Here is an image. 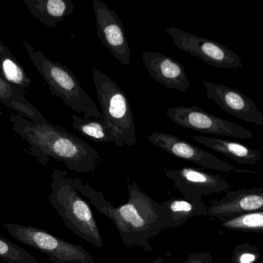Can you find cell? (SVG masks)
Wrapping results in <instances>:
<instances>
[{"mask_svg":"<svg viewBox=\"0 0 263 263\" xmlns=\"http://www.w3.org/2000/svg\"><path fill=\"white\" fill-rule=\"evenodd\" d=\"M191 138L196 142L230 158L239 164L255 165L262 158L260 152L240 142L202 136H191Z\"/></svg>","mask_w":263,"mask_h":263,"instance_id":"cell-16","label":"cell"},{"mask_svg":"<svg viewBox=\"0 0 263 263\" xmlns=\"http://www.w3.org/2000/svg\"><path fill=\"white\" fill-rule=\"evenodd\" d=\"M165 213L167 229L178 228L190 218L204 216L207 205L202 200L187 198H171L162 202Z\"/></svg>","mask_w":263,"mask_h":263,"instance_id":"cell-17","label":"cell"},{"mask_svg":"<svg viewBox=\"0 0 263 263\" xmlns=\"http://www.w3.org/2000/svg\"><path fill=\"white\" fill-rule=\"evenodd\" d=\"M75 130L95 142H114L117 140L103 119L81 118L76 114L71 116Z\"/></svg>","mask_w":263,"mask_h":263,"instance_id":"cell-20","label":"cell"},{"mask_svg":"<svg viewBox=\"0 0 263 263\" xmlns=\"http://www.w3.org/2000/svg\"><path fill=\"white\" fill-rule=\"evenodd\" d=\"M19 242L44 253L54 263H95L94 258L82 247L54 236L31 226L8 223L3 225Z\"/></svg>","mask_w":263,"mask_h":263,"instance_id":"cell-6","label":"cell"},{"mask_svg":"<svg viewBox=\"0 0 263 263\" xmlns=\"http://www.w3.org/2000/svg\"><path fill=\"white\" fill-rule=\"evenodd\" d=\"M0 75H1V70H0Z\"/></svg>","mask_w":263,"mask_h":263,"instance_id":"cell-26","label":"cell"},{"mask_svg":"<svg viewBox=\"0 0 263 263\" xmlns=\"http://www.w3.org/2000/svg\"><path fill=\"white\" fill-rule=\"evenodd\" d=\"M12 129L28 143L26 151L40 163L51 159L78 173L94 171L100 162L98 150L62 126L48 121H33L18 114L9 117Z\"/></svg>","mask_w":263,"mask_h":263,"instance_id":"cell-2","label":"cell"},{"mask_svg":"<svg viewBox=\"0 0 263 263\" xmlns=\"http://www.w3.org/2000/svg\"><path fill=\"white\" fill-rule=\"evenodd\" d=\"M214 258L209 252L193 253L182 263H213Z\"/></svg>","mask_w":263,"mask_h":263,"instance_id":"cell-24","label":"cell"},{"mask_svg":"<svg viewBox=\"0 0 263 263\" xmlns=\"http://www.w3.org/2000/svg\"><path fill=\"white\" fill-rule=\"evenodd\" d=\"M26 90L6 81L0 75V101L9 109L33 121H47L44 116L26 98Z\"/></svg>","mask_w":263,"mask_h":263,"instance_id":"cell-18","label":"cell"},{"mask_svg":"<svg viewBox=\"0 0 263 263\" xmlns=\"http://www.w3.org/2000/svg\"><path fill=\"white\" fill-rule=\"evenodd\" d=\"M97 35L103 46L124 66L131 63V52L125 26L115 11L100 0L93 1Z\"/></svg>","mask_w":263,"mask_h":263,"instance_id":"cell-11","label":"cell"},{"mask_svg":"<svg viewBox=\"0 0 263 263\" xmlns=\"http://www.w3.org/2000/svg\"><path fill=\"white\" fill-rule=\"evenodd\" d=\"M142 60L151 78L168 89L186 92L191 89L185 66L160 52H142Z\"/></svg>","mask_w":263,"mask_h":263,"instance_id":"cell-14","label":"cell"},{"mask_svg":"<svg viewBox=\"0 0 263 263\" xmlns=\"http://www.w3.org/2000/svg\"><path fill=\"white\" fill-rule=\"evenodd\" d=\"M0 70L1 76L11 84L25 89L30 86L31 80L9 48L0 40Z\"/></svg>","mask_w":263,"mask_h":263,"instance_id":"cell-19","label":"cell"},{"mask_svg":"<svg viewBox=\"0 0 263 263\" xmlns=\"http://www.w3.org/2000/svg\"><path fill=\"white\" fill-rule=\"evenodd\" d=\"M202 83L208 98L213 100L221 109L239 120L263 126L262 112L251 99L239 89L205 80Z\"/></svg>","mask_w":263,"mask_h":263,"instance_id":"cell-12","label":"cell"},{"mask_svg":"<svg viewBox=\"0 0 263 263\" xmlns=\"http://www.w3.org/2000/svg\"><path fill=\"white\" fill-rule=\"evenodd\" d=\"M22 43L52 96L60 99L77 114H83L85 119H103L95 102L85 92L71 69L49 60L27 41L22 40Z\"/></svg>","mask_w":263,"mask_h":263,"instance_id":"cell-4","label":"cell"},{"mask_svg":"<svg viewBox=\"0 0 263 263\" xmlns=\"http://www.w3.org/2000/svg\"><path fill=\"white\" fill-rule=\"evenodd\" d=\"M260 257L259 249L250 244L237 246L232 256L233 263H255Z\"/></svg>","mask_w":263,"mask_h":263,"instance_id":"cell-23","label":"cell"},{"mask_svg":"<svg viewBox=\"0 0 263 263\" xmlns=\"http://www.w3.org/2000/svg\"><path fill=\"white\" fill-rule=\"evenodd\" d=\"M31 15L42 24L55 29L74 10L71 0H23Z\"/></svg>","mask_w":263,"mask_h":263,"instance_id":"cell-15","label":"cell"},{"mask_svg":"<svg viewBox=\"0 0 263 263\" xmlns=\"http://www.w3.org/2000/svg\"><path fill=\"white\" fill-rule=\"evenodd\" d=\"M0 259L8 263H40L24 249L1 236Z\"/></svg>","mask_w":263,"mask_h":263,"instance_id":"cell-22","label":"cell"},{"mask_svg":"<svg viewBox=\"0 0 263 263\" xmlns=\"http://www.w3.org/2000/svg\"><path fill=\"white\" fill-rule=\"evenodd\" d=\"M221 221L222 227L227 230L248 233L263 232V211L250 212Z\"/></svg>","mask_w":263,"mask_h":263,"instance_id":"cell-21","label":"cell"},{"mask_svg":"<svg viewBox=\"0 0 263 263\" xmlns=\"http://www.w3.org/2000/svg\"><path fill=\"white\" fill-rule=\"evenodd\" d=\"M48 200L74 235L97 248L103 247L91 207L76 190L74 178L65 170L56 168L52 172Z\"/></svg>","mask_w":263,"mask_h":263,"instance_id":"cell-3","label":"cell"},{"mask_svg":"<svg viewBox=\"0 0 263 263\" xmlns=\"http://www.w3.org/2000/svg\"><path fill=\"white\" fill-rule=\"evenodd\" d=\"M92 78L101 107L103 120L116 138V145L137 143L134 112L123 89L109 77L92 68Z\"/></svg>","mask_w":263,"mask_h":263,"instance_id":"cell-5","label":"cell"},{"mask_svg":"<svg viewBox=\"0 0 263 263\" xmlns=\"http://www.w3.org/2000/svg\"><path fill=\"white\" fill-rule=\"evenodd\" d=\"M263 189L253 187L226 191L225 197L207 206L204 216L223 219L255 211H263Z\"/></svg>","mask_w":263,"mask_h":263,"instance_id":"cell-13","label":"cell"},{"mask_svg":"<svg viewBox=\"0 0 263 263\" xmlns=\"http://www.w3.org/2000/svg\"><path fill=\"white\" fill-rule=\"evenodd\" d=\"M165 31L179 49L198 57L208 66L221 69H236L242 66L237 54L218 42L193 35L179 28H165Z\"/></svg>","mask_w":263,"mask_h":263,"instance_id":"cell-7","label":"cell"},{"mask_svg":"<svg viewBox=\"0 0 263 263\" xmlns=\"http://www.w3.org/2000/svg\"><path fill=\"white\" fill-rule=\"evenodd\" d=\"M146 138L147 140L152 145L159 147L171 156L198 164L204 168L224 173H257L250 170H238L234 165L196 146L195 144L170 133L154 132Z\"/></svg>","mask_w":263,"mask_h":263,"instance_id":"cell-9","label":"cell"},{"mask_svg":"<svg viewBox=\"0 0 263 263\" xmlns=\"http://www.w3.org/2000/svg\"><path fill=\"white\" fill-rule=\"evenodd\" d=\"M259 263H263V262H259Z\"/></svg>","mask_w":263,"mask_h":263,"instance_id":"cell-27","label":"cell"},{"mask_svg":"<svg viewBox=\"0 0 263 263\" xmlns=\"http://www.w3.org/2000/svg\"><path fill=\"white\" fill-rule=\"evenodd\" d=\"M148 263H165V260L162 256H159V257L156 258L154 260L151 261V262Z\"/></svg>","mask_w":263,"mask_h":263,"instance_id":"cell-25","label":"cell"},{"mask_svg":"<svg viewBox=\"0 0 263 263\" xmlns=\"http://www.w3.org/2000/svg\"><path fill=\"white\" fill-rule=\"evenodd\" d=\"M164 173L174 182L183 197L202 200L203 196H212L231 188L230 182L220 175L213 174L203 170L183 166L179 170L165 168Z\"/></svg>","mask_w":263,"mask_h":263,"instance_id":"cell-10","label":"cell"},{"mask_svg":"<svg viewBox=\"0 0 263 263\" xmlns=\"http://www.w3.org/2000/svg\"><path fill=\"white\" fill-rule=\"evenodd\" d=\"M74 182L79 193L112 221L126 247H139L152 251L150 240L167 230L162 203L144 193L130 178L127 179L128 202L117 207L108 202L101 191L94 190L89 183H83L79 178L74 179Z\"/></svg>","mask_w":263,"mask_h":263,"instance_id":"cell-1","label":"cell"},{"mask_svg":"<svg viewBox=\"0 0 263 263\" xmlns=\"http://www.w3.org/2000/svg\"><path fill=\"white\" fill-rule=\"evenodd\" d=\"M166 114L179 126L199 133L243 139L253 137L251 131L219 118L199 106L171 107L168 109Z\"/></svg>","mask_w":263,"mask_h":263,"instance_id":"cell-8","label":"cell"}]
</instances>
